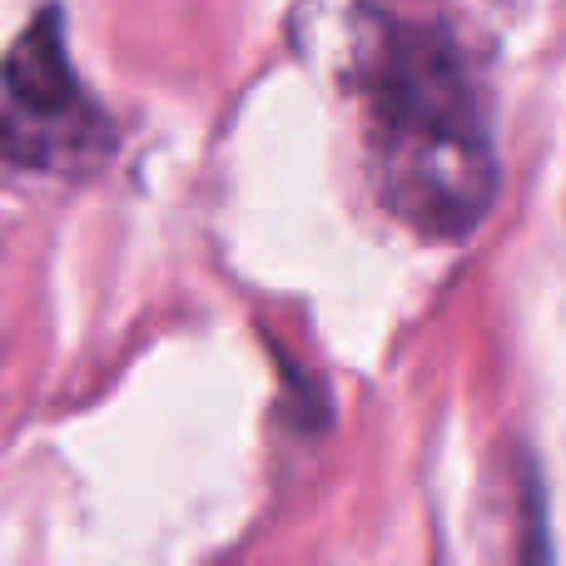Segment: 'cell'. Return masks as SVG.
<instances>
[{"label": "cell", "mask_w": 566, "mask_h": 566, "mask_svg": "<svg viewBox=\"0 0 566 566\" xmlns=\"http://www.w3.org/2000/svg\"><path fill=\"white\" fill-rule=\"evenodd\" d=\"M0 85H6V95L15 99L30 119H60V115H70V109H80L75 70H70L55 10L35 15L15 35L10 55L0 60Z\"/></svg>", "instance_id": "7a4b0ae2"}, {"label": "cell", "mask_w": 566, "mask_h": 566, "mask_svg": "<svg viewBox=\"0 0 566 566\" xmlns=\"http://www.w3.org/2000/svg\"><path fill=\"white\" fill-rule=\"evenodd\" d=\"M363 99L382 205L422 239H468L497 195V149L452 35L382 20Z\"/></svg>", "instance_id": "6da1fadb"}, {"label": "cell", "mask_w": 566, "mask_h": 566, "mask_svg": "<svg viewBox=\"0 0 566 566\" xmlns=\"http://www.w3.org/2000/svg\"><path fill=\"white\" fill-rule=\"evenodd\" d=\"M527 542H522V566H552L547 557V522H542V497L537 488L527 482Z\"/></svg>", "instance_id": "3957f363"}]
</instances>
